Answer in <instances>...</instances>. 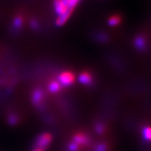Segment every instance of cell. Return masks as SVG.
I'll return each instance as SVG.
<instances>
[{
    "instance_id": "6da1fadb",
    "label": "cell",
    "mask_w": 151,
    "mask_h": 151,
    "mask_svg": "<svg viewBox=\"0 0 151 151\" xmlns=\"http://www.w3.org/2000/svg\"><path fill=\"white\" fill-rule=\"evenodd\" d=\"M52 136L49 133H42L37 139L36 145L38 149L43 150L48 147L50 143L52 142Z\"/></svg>"
},
{
    "instance_id": "7a4b0ae2",
    "label": "cell",
    "mask_w": 151,
    "mask_h": 151,
    "mask_svg": "<svg viewBox=\"0 0 151 151\" xmlns=\"http://www.w3.org/2000/svg\"><path fill=\"white\" fill-rule=\"evenodd\" d=\"M60 84L63 86H71L75 82V76L71 72H64L58 77Z\"/></svg>"
},
{
    "instance_id": "3957f363",
    "label": "cell",
    "mask_w": 151,
    "mask_h": 151,
    "mask_svg": "<svg viewBox=\"0 0 151 151\" xmlns=\"http://www.w3.org/2000/svg\"><path fill=\"white\" fill-rule=\"evenodd\" d=\"M54 6H55V9L56 12H57L59 15H63V14H65V12L68 11V10H71L69 9L68 6L66 5V3H65V0H55Z\"/></svg>"
},
{
    "instance_id": "277c9868",
    "label": "cell",
    "mask_w": 151,
    "mask_h": 151,
    "mask_svg": "<svg viewBox=\"0 0 151 151\" xmlns=\"http://www.w3.org/2000/svg\"><path fill=\"white\" fill-rule=\"evenodd\" d=\"M72 12V10H68V11L66 12L63 15H59L58 18L57 19V20H56V24H57V26L64 25L68 21V19H69V17L71 16Z\"/></svg>"
},
{
    "instance_id": "5b68a950",
    "label": "cell",
    "mask_w": 151,
    "mask_h": 151,
    "mask_svg": "<svg viewBox=\"0 0 151 151\" xmlns=\"http://www.w3.org/2000/svg\"><path fill=\"white\" fill-rule=\"evenodd\" d=\"M74 142L77 144H81V145H86L89 142V139L86 135L84 134H77L74 137Z\"/></svg>"
},
{
    "instance_id": "8992f818",
    "label": "cell",
    "mask_w": 151,
    "mask_h": 151,
    "mask_svg": "<svg viewBox=\"0 0 151 151\" xmlns=\"http://www.w3.org/2000/svg\"><path fill=\"white\" fill-rule=\"evenodd\" d=\"M79 81L82 84L84 85H90L92 83V77L90 73H83L80 75L79 77Z\"/></svg>"
},
{
    "instance_id": "52a82bcc",
    "label": "cell",
    "mask_w": 151,
    "mask_h": 151,
    "mask_svg": "<svg viewBox=\"0 0 151 151\" xmlns=\"http://www.w3.org/2000/svg\"><path fill=\"white\" fill-rule=\"evenodd\" d=\"M61 88V86L58 82H56V81H53L49 84L48 86V90H49L50 92L52 93H57L58 92Z\"/></svg>"
},
{
    "instance_id": "ba28073f",
    "label": "cell",
    "mask_w": 151,
    "mask_h": 151,
    "mask_svg": "<svg viewBox=\"0 0 151 151\" xmlns=\"http://www.w3.org/2000/svg\"><path fill=\"white\" fill-rule=\"evenodd\" d=\"M121 22V16H119L117 15H113V16H111L110 17V19H108V24L110 26H117L118 24H120V23Z\"/></svg>"
},
{
    "instance_id": "9c48e42d",
    "label": "cell",
    "mask_w": 151,
    "mask_h": 151,
    "mask_svg": "<svg viewBox=\"0 0 151 151\" xmlns=\"http://www.w3.org/2000/svg\"><path fill=\"white\" fill-rule=\"evenodd\" d=\"M42 97H43V92L40 90H36V91L34 93V94H33V103H34L35 104L38 103L40 102V100L42 99Z\"/></svg>"
},
{
    "instance_id": "30bf717a",
    "label": "cell",
    "mask_w": 151,
    "mask_h": 151,
    "mask_svg": "<svg viewBox=\"0 0 151 151\" xmlns=\"http://www.w3.org/2000/svg\"><path fill=\"white\" fill-rule=\"evenodd\" d=\"M81 0H65V3L68 6L69 9L74 10L75 6L78 4V2H80Z\"/></svg>"
},
{
    "instance_id": "8fae6325",
    "label": "cell",
    "mask_w": 151,
    "mask_h": 151,
    "mask_svg": "<svg viewBox=\"0 0 151 151\" xmlns=\"http://www.w3.org/2000/svg\"><path fill=\"white\" fill-rule=\"evenodd\" d=\"M143 136L146 140L151 141V127H145L143 130Z\"/></svg>"
},
{
    "instance_id": "7c38bea8",
    "label": "cell",
    "mask_w": 151,
    "mask_h": 151,
    "mask_svg": "<svg viewBox=\"0 0 151 151\" xmlns=\"http://www.w3.org/2000/svg\"><path fill=\"white\" fill-rule=\"evenodd\" d=\"M22 24V19L21 17L15 18V19L14 20V26H15V27L19 28V26H21Z\"/></svg>"
},
{
    "instance_id": "4fadbf2b",
    "label": "cell",
    "mask_w": 151,
    "mask_h": 151,
    "mask_svg": "<svg viewBox=\"0 0 151 151\" xmlns=\"http://www.w3.org/2000/svg\"><path fill=\"white\" fill-rule=\"evenodd\" d=\"M78 145L75 144V142H73L69 145V150L70 151H76L78 150Z\"/></svg>"
},
{
    "instance_id": "5bb4252c",
    "label": "cell",
    "mask_w": 151,
    "mask_h": 151,
    "mask_svg": "<svg viewBox=\"0 0 151 151\" xmlns=\"http://www.w3.org/2000/svg\"><path fill=\"white\" fill-rule=\"evenodd\" d=\"M137 46L138 48H144V41L142 40L141 39L138 38L137 39Z\"/></svg>"
},
{
    "instance_id": "9a60e30c",
    "label": "cell",
    "mask_w": 151,
    "mask_h": 151,
    "mask_svg": "<svg viewBox=\"0 0 151 151\" xmlns=\"http://www.w3.org/2000/svg\"><path fill=\"white\" fill-rule=\"evenodd\" d=\"M96 151H106V147L104 144H101V145L98 146L97 147Z\"/></svg>"
},
{
    "instance_id": "2e32d148",
    "label": "cell",
    "mask_w": 151,
    "mask_h": 151,
    "mask_svg": "<svg viewBox=\"0 0 151 151\" xmlns=\"http://www.w3.org/2000/svg\"><path fill=\"white\" fill-rule=\"evenodd\" d=\"M96 130H97V131H98V133H101L104 130V126H102L101 124H99L98 126H97V127H96Z\"/></svg>"
},
{
    "instance_id": "e0dca14e",
    "label": "cell",
    "mask_w": 151,
    "mask_h": 151,
    "mask_svg": "<svg viewBox=\"0 0 151 151\" xmlns=\"http://www.w3.org/2000/svg\"><path fill=\"white\" fill-rule=\"evenodd\" d=\"M35 151H43V150H42V149H38H38L35 150Z\"/></svg>"
}]
</instances>
